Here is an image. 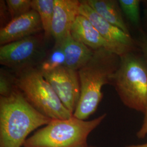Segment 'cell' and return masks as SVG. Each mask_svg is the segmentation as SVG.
Returning <instances> with one entry per match:
<instances>
[{"mask_svg":"<svg viewBox=\"0 0 147 147\" xmlns=\"http://www.w3.org/2000/svg\"><path fill=\"white\" fill-rule=\"evenodd\" d=\"M52 119L40 113L16 89L0 96V147H22L28 135Z\"/></svg>","mask_w":147,"mask_h":147,"instance_id":"1","label":"cell"},{"mask_svg":"<svg viewBox=\"0 0 147 147\" xmlns=\"http://www.w3.org/2000/svg\"><path fill=\"white\" fill-rule=\"evenodd\" d=\"M120 56L105 49L94 50L87 63L78 70L80 96L73 116L87 121L97 110L103 97L102 87L111 84Z\"/></svg>","mask_w":147,"mask_h":147,"instance_id":"2","label":"cell"},{"mask_svg":"<svg viewBox=\"0 0 147 147\" xmlns=\"http://www.w3.org/2000/svg\"><path fill=\"white\" fill-rule=\"evenodd\" d=\"M106 113L90 121L73 116L66 119H52L28 137L23 147H87L89 134L104 121Z\"/></svg>","mask_w":147,"mask_h":147,"instance_id":"3","label":"cell"},{"mask_svg":"<svg viewBox=\"0 0 147 147\" xmlns=\"http://www.w3.org/2000/svg\"><path fill=\"white\" fill-rule=\"evenodd\" d=\"M111 84L124 105L144 113L147 106V64L143 56L135 51L121 56Z\"/></svg>","mask_w":147,"mask_h":147,"instance_id":"4","label":"cell"},{"mask_svg":"<svg viewBox=\"0 0 147 147\" xmlns=\"http://www.w3.org/2000/svg\"><path fill=\"white\" fill-rule=\"evenodd\" d=\"M15 84L27 101L43 115L51 119H66L73 116L64 107L39 68L16 74Z\"/></svg>","mask_w":147,"mask_h":147,"instance_id":"5","label":"cell"},{"mask_svg":"<svg viewBox=\"0 0 147 147\" xmlns=\"http://www.w3.org/2000/svg\"><path fill=\"white\" fill-rule=\"evenodd\" d=\"M44 34L40 33L0 47V64L16 74L36 68L47 56Z\"/></svg>","mask_w":147,"mask_h":147,"instance_id":"6","label":"cell"},{"mask_svg":"<svg viewBox=\"0 0 147 147\" xmlns=\"http://www.w3.org/2000/svg\"><path fill=\"white\" fill-rule=\"evenodd\" d=\"M42 73L64 107L73 115L80 96L78 71L64 66Z\"/></svg>","mask_w":147,"mask_h":147,"instance_id":"7","label":"cell"},{"mask_svg":"<svg viewBox=\"0 0 147 147\" xmlns=\"http://www.w3.org/2000/svg\"><path fill=\"white\" fill-rule=\"evenodd\" d=\"M80 15L87 18L101 36L115 48L118 56L135 51L136 42L130 34L105 20L84 1H80Z\"/></svg>","mask_w":147,"mask_h":147,"instance_id":"8","label":"cell"},{"mask_svg":"<svg viewBox=\"0 0 147 147\" xmlns=\"http://www.w3.org/2000/svg\"><path fill=\"white\" fill-rule=\"evenodd\" d=\"M44 31L40 16L31 9L26 14L9 21L0 30L1 46L14 42Z\"/></svg>","mask_w":147,"mask_h":147,"instance_id":"9","label":"cell"},{"mask_svg":"<svg viewBox=\"0 0 147 147\" xmlns=\"http://www.w3.org/2000/svg\"><path fill=\"white\" fill-rule=\"evenodd\" d=\"M80 5L78 0H55L51 25L55 42H61L70 34L71 26L80 15Z\"/></svg>","mask_w":147,"mask_h":147,"instance_id":"10","label":"cell"},{"mask_svg":"<svg viewBox=\"0 0 147 147\" xmlns=\"http://www.w3.org/2000/svg\"><path fill=\"white\" fill-rule=\"evenodd\" d=\"M71 36L93 50L105 49L118 55L115 48L101 36L89 20L79 15L70 30Z\"/></svg>","mask_w":147,"mask_h":147,"instance_id":"11","label":"cell"},{"mask_svg":"<svg viewBox=\"0 0 147 147\" xmlns=\"http://www.w3.org/2000/svg\"><path fill=\"white\" fill-rule=\"evenodd\" d=\"M60 43L65 56V67L78 71L92 57L94 51L84 44L74 39L71 34Z\"/></svg>","mask_w":147,"mask_h":147,"instance_id":"12","label":"cell"},{"mask_svg":"<svg viewBox=\"0 0 147 147\" xmlns=\"http://www.w3.org/2000/svg\"><path fill=\"white\" fill-rule=\"evenodd\" d=\"M100 16L126 34H130L123 19L118 1L115 0H84Z\"/></svg>","mask_w":147,"mask_h":147,"instance_id":"13","label":"cell"},{"mask_svg":"<svg viewBox=\"0 0 147 147\" xmlns=\"http://www.w3.org/2000/svg\"><path fill=\"white\" fill-rule=\"evenodd\" d=\"M55 0H32V9L40 16L45 39L51 36V25Z\"/></svg>","mask_w":147,"mask_h":147,"instance_id":"14","label":"cell"},{"mask_svg":"<svg viewBox=\"0 0 147 147\" xmlns=\"http://www.w3.org/2000/svg\"><path fill=\"white\" fill-rule=\"evenodd\" d=\"M65 65V56L60 43H55L47 55L39 68L42 72L51 71Z\"/></svg>","mask_w":147,"mask_h":147,"instance_id":"15","label":"cell"},{"mask_svg":"<svg viewBox=\"0 0 147 147\" xmlns=\"http://www.w3.org/2000/svg\"><path fill=\"white\" fill-rule=\"evenodd\" d=\"M121 9L126 18L133 25L137 27L140 24V0L118 1Z\"/></svg>","mask_w":147,"mask_h":147,"instance_id":"16","label":"cell"},{"mask_svg":"<svg viewBox=\"0 0 147 147\" xmlns=\"http://www.w3.org/2000/svg\"><path fill=\"white\" fill-rule=\"evenodd\" d=\"M11 20L23 16L32 9V0H7Z\"/></svg>","mask_w":147,"mask_h":147,"instance_id":"17","label":"cell"},{"mask_svg":"<svg viewBox=\"0 0 147 147\" xmlns=\"http://www.w3.org/2000/svg\"><path fill=\"white\" fill-rule=\"evenodd\" d=\"M16 89L15 84V76H12L3 69L0 71V95L7 96Z\"/></svg>","mask_w":147,"mask_h":147,"instance_id":"18","label":"cell"},{"mask_svg":"<svg viewBox=\"0 0 147 147\" xmlns=\"http://www.w3.org/2000/svg\"><path fill=\"white\" fill-rule=\"evenodd\" d=\"M138 45L142 51L143 56L147 64V33L143 31H141L139 39Z\"/></svg>","mask_w":147,"mask_h":147,"instance_id":"19","label":"cell"},{"mask_svg":"<svg viewBox=\"0 0 147 147\" xmlns=\"http://www.w3.org/2000/svg\"><path fill=\"white\" fill-rule=\"evenodd\" d=\"M144 117L141 127L137 132V137L138 139H143L147 136V106L144 112Z\"/></svg>","mask_w":147,"mask_h":147,"instance_id":"20","label":"cell"},{"mask_svg":"<svg viewBox=\"0 0 147 147\" xmlns=\"http://www.w3.org/2000/svg\"><path fill=\"white\" fill-rule=\"evenodd\" d=\"M1 4V24L2 25L4 24L5 22V19L7 18V12H9L7 5L5 3V1H0Z\"/></svg>","mask_w":147,"mask_h":147,"instance_id":"21","label":"cell"},{"mask_svg":"<svg viewBox=\"0 0 147 147\" xmlns=\"http://www.w3.org/2000/svg\"><path fill=\"white\" fill-rule=\"evenodd\" d=\"M124 147H147V142L141 144H132Z\"/></svg>","mask_w":147,"mask_h":147,"instance_id":"22","label":"cell"},{"mask_svg":"<svg viewBox=\"0 0 147 147\" xmlns=\"http://www.w3.org/2000/svg\"><path fill=\"white\" fill-rule=\"evenodd\" d=\"M87 147H96V146H88Z\"/></svg>","mask_w":147,"mask_h":147,"instance_id":"23","label":"cell"}]
</instances>
